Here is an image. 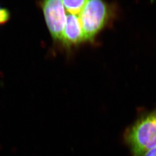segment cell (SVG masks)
I'll list each match as a JSON object with an SVG mask.
<instances>
[{
  "instance_id": "obj_1",
  "label": "cell",
  "mask_w": 156,
  "mask_h": 156,
  "mask_svg": "<svg viewBox=\"0 0 156 156\" xmlns=\"http://www.w3.org/2000/svg\"><path fill=\"white\" fill-rule=\"evenodd\" d=\"M124 139L133 156L156 147V109L145 114L126 130Z\"/></svg>"
},
{
  "instance_id": "obj_2",
  "label": "cell",
  "mask_w": 156,
  "mask_h": 156,
  "mask_svg": "<svg viewBox=\"0 0 156 156\" xmlns=\"http://www.w3.org/2000/svg\"><path fill=\"white\" fill-rule=\"evenodd\" d=\"M109 12L108 6L104 2L86 1L79 15L85 40H91L102 30L108 20Z\"/></svg>"
},
{
  "instance_id": "obj_3",
  "label": "cell",
  "mask_w": 156,
  "mask_h": 156,
  "mask_svg": "<svg viewBox=\"0 0 156 156\" xmlns=\"http://www.w3.org/2000/svg\"><path fill=\"white\" fill-rule=\"evenodd\" d=\"M42 8L50 34L54 39L61 40L67 15L62 1H45Z\"/></svg>"
},
{
  "instance_id": "obj_4",
  "label": "cell",
  "mask_w": 156,
  "mask_h": 156,
  "mask_svg": "<svg viewBox=\"0 0 156 156\" xmlns=\"http://www.w3.org/2000/svg\"><path fill=\"white\" fill-rule=\"evenodd\" d=\"M61 40L67 44H76L85 40L82 27L78 15L68 14Z\"/></svg>"
},
{
  "instance_id": "obj_5",
  "label": "cell",
  "mask_w": 156,
  "mask_h": 156,
  "mask_svg": "<svg viewBox=\"0 0 156 156\" xmlns=\"http://www.w3.org/2000/svg\"><path fill=\"white\" fill-rule=\"evenodd\" d=\"M86 1L85 0H78V1H67L63 0V6L65 7L66 12L69 14L79 15L80 14Z\"/></svg>"
},
{
  "instance_id": "obj_6",
  "label": "cell",
  "mask_w": 156,
  "mask_h": 156,
  "mask_svg": "<svg viewBox=\"0 0 156 156\" xmlns=\"http://www.w3.org/2000/svg\"><path fill=\"white\" fill-rule=\"evenodd\" d=\"M11 14L8 9L0 5V25H4L10 19Z\"/></svg>"
},
{
  "instance_id": "obj_7",
  "label": "cell",
  "mask_w": 156,
  "mask_h": 156,
  "mask_svg": "<svg viewBox=\"0 0 156 156\" xmlns=\"http://www.w3.org/2000/svg\"><path fill=\"white\" fill-rule=\"evenodd\" d=\"M141 156H156V147L145 152Z\"/></svg>"
}]
</instances>
